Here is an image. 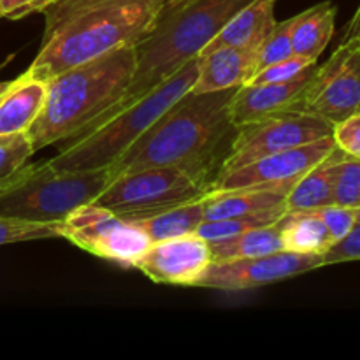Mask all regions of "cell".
Segmentation results:
<instances>
[{"instance_id": "cell-14", "label": "cell", "mask_w": 360, "mask_h": 360, "mask_svg": "<svg viewBox=\"0 0 360 360\" xmlns=\"http://www.w3.org/2000/svg\"><path fill=\"white\" fill-rule=\"evenodd\" d=\"M316 63L295 79L287 83H262V84H243L234 91L229 104L231 120L236 127L276 112L288 111L292 102L297 98L299 91L308 83L309 76L315 70Z\"/></svg>"}, {"instance_id": "cell-4", "label": "cell", "mask_w": 360, "mask_h": 360, "mask_svg": "<svg viewBox=\"0 0 360 360\" xmlns=\"http://www.w3.org/2000/svg\"><path fill=\"white\" fill-rule=\"evenodd\" d=\"M134 70L136 49L123 46L51 77L44 105L27 132L34 151L76 136L115 105Z\"/></svg>"}, {"instance_id": "cell-15", "label": "cell", "mask_w": 360, "mask_h": 360, "mask_svg": "<svg viewBox=\"0 0 360 360\" xmlns=\"http://www.w3.org/2000/svg\"><path fill=\"white\" fill-rule=\"evenodd\" d=\"M197 62V77L192 94H210L248 83L255 74V53L245 49L221 48L200 53Z\"/></svg>"}, {"instance_id": "cell-26", "label": "cell", "mask_w": 360, "mask_h": 360, "mask_svg": "<svg viewBox=\"0 0 360 360\" xmlns=\"http://www.w3.org/2000/svg\"><path fill=\"white\" fill-rule=\"evenodd\" d=\"M53 238H62V221L41 224V221L0 217V246Z\"/></svg>"}, {"instance_id": "cell-27", "label": "cell", "mask_w": 360, "mask_h": 360, "mask_svg": "<svg viewBox=\"0 0 360 360\" xmlns=\"http://www.w3.org/2000/svg\"><path fill=\"white\" fill-rule=\"evenodd\" d=\"M290 28V18L274 25V28L267 35L266 41L255 51V72H259L264 67L271 65V63H276L280 60H285L294 55V51H292Z\"/></svg>"}, {"instance_id": "cell-20", "label": "cell", "mask_w": 360, "mask_h": 360, "mask_svg": "<svg viewBox=\"0 0 360 360\" xmlns=\"http://www.w3.org/2000/svg\"><path fill=\"white\" fill-rule=\"evenodd\" d=\"M338 7L333 2H320L302 11L292 20V51L294 55L319 62L334 35Z\"/></svg>"}, {"instance_id": "cell-18", "label": "cell", "mask_w": 360, "mask_h": 360, "mask_svg": "<svg viewBox=\"0 0 360 360\" xmlns=\"http://www.w3.org/2000/svg\"><path fill=\"white\" fill-rule=\"evenodd\" d=\"M288 186H248V188L210 190L204 195V220L245 217L285 204Z\"/></svg>"}, {"instance_id": "cell-9", "label": "cell", "mask_w": 360, "mask_h": 360, "mask_svg": "<svg viewBox=\"0 0 360 360\" xmlns=\"http://www.w3.org/2000/svg\"><path fill=\"white\" fill-rule=\"evenodd\" d=\"M62 238L98 259L125 267L136 266L151 245L139 225L95 202L77 207L62 221Z\"/></svg>"}, {"instance_id": "cell-16", "label": "cell", "mask_w": 360, "mask_h": 360, "mask_svg": "<svg viewBox=\"0 0 360 360\" xmlns=\"http://www.w3.org/2000/svg\"><path fill=\"white\" fill-rule=\"evenodd\" d=\"M274 9H276V0H252L221 27L213 41L200 53L221 46L255 53L278 23Z\"/></svg>"}, {"instance_id": "cell-11", "label": "cell", "mask_w": 360, "mask_h": 360, "mask_svg": "<svg viewBox=\"0 0 360 360\" xmlns=\"http://www.w3.org/2000/svg\"><path fill=\"white\" fill-rule=\"evenodd\" d=\"M322 266V255L280 250L262 257L211 262L197 288L241 292L290 280Z\"/></svg>"}, {"instance_id": "cell-28", "label": "cell", "mask_w": 360, "mask_h": 360, "mask_svg": "<svg viewBox=\"0 0 360 360\" xmlns=\"http://www.w3.org/2000/svg\"><path fill=\"white\" fill-rule=\"evenodd\" d=\"M334 204L345 207H360V160L345 153L334 186Z\"/></svg>"}, {"instance_id": "cell-8", "label": "cell", "mask_w": 360, "mask_h": 360, "mask_svg": "<svg viewBox=\"0 0 360 360\" xmlns=\"http://www.w3.org/2000/svg\"><path fill=\"white\" fill-rule=\"evenodd\" d=\"M288 111L308 112L333 125L360 112V42L341 41L323 65L316 63Z\"/></svg>"}, {"instance_id": "cell-36", "label": "cell", "mask_w": 360, "mask_h": 360, "mask_svg": "<svg viewBox=\"0 0 360 360\" xmlns=\"http://www.w3.org/2000/svg\"><path fill=\"white\" fill-rule=\"evenodd\" d=\"M355 217H357V221H360V207L355 210Z\"/></svg>"}, {"instance_id": "cell-34", "label": "cell", "mask_w": 360, "mask_h": 360, "mask_svg": "<svg viewBox=\"0 0 360 360\" xmlns=\"http://www.w3.org/2000/svg\"><path fill=\"white\" fill-rule=\"evenodd\" d=\"M347 39H355V41L360 42V6L357 13H355L354 18L350 20V23H348L347 28H345L343 41H347Z\"/></svg>"}, {"instance_id": "cell-5", "label": "cell", "mask_w": 360, "mask_h": 360, "mask_svg": "<svg viewBox=\"0 0 360 360\" xmlns=\"http://www.w3.org/2000/svg\"><path fill=\"white\" fill-rule=\"evenodd\" d=\"M197 62L195 56L136 102L62 141L65 144L46 164L58 171L108 169L174 102L188 94L195 83Z\"/></svg>"}, {"instance_id": "cell-17", "label": "cell", "mask_w": 360, "mask_h": 360, "mask_svg": "<svg viewBox=\"0 0 360 360\" xmlns=\"http://www.w3.org/2000/svg\"><path fill=\"white\" fill-rule=\"evenodd\" d=\"M48 83L25 70L0 97V137L27 134L41 112Z\"/></svg>"}, {"instance_id": "cell-21", "label": "cell", "mask_w": 360, "mask_h": 360, "mask_svg": "<svg viewBox=\"0 0 360 360\" xmlns=\"http://www.w3.org/2000/svg\"><path fill=\"white\" fill-rule=\"evenodd\" d=\"M125 218L139 225L146 232L148 238L151 239V243L179 238V236L195 232L199 225L204 221V197L167 207V210L155 211V213Z\"/></svg>"}, {"instance_id": "cell-31", "label": "cell", "mask_w": 360, "mask_h": 360, "mask_svg": "<svg viewBox=\"0 0 360 360\" xmlns=\"http://www.w3.org/2000/svg\"><path fill=\"white\" fill-rule=\"evenodd\" d=\"M319 211L320 218L323 220V224L329 229L330 236H333L334 243H338L340 239H343L348 232L352 231L355 224H357V217H355L354 207H345L333 204V206L322 207Z\"/></svg>"}, {"instance_id": "cell-33", "label": "cell", "mask_w": 360, "mask_h": 360, "mask_svg": "<svg viewBox=\"0 0 360 360\" xmlns=\"http://www.w3.org/2000/svg\"><path fill=\"white\" fill-rule=\"evenodd\" d=\"M56 0H0V16L21 20L35 13H44Z\"/></svg>"}, {"instance_id": "cell-37", "label": "cell", "mask_w": 360, "mask_h": 360, "mask_svg": "<svg viewBox=\"0 0 360 360\" xmlns=\"http://www.w3.org/2000/svg\"><path fill=\"white\" fill-rule=\"evenodd\" d=\"M0 18H2V16H0Z\"/></svg>"}, {"instance_id": "cell-6", "label": "cell", "mask_w": 360, "mask_h": 360, "mask_svg": "<svg viewBox=\"0 0 360 360\" xmlns=\"http://www.w3.org/2000/svg\"><path fill=\"white\" fill-rule=\"evenodd\" d=\"M109 181V169L58 171L46 162L27 164L0 192V217L41 224L63 221L77 207L94 202Z\"/></svg>"}, {"instance_id": "cell-29", "label": "cell", "mask_w": 360, "mask_h": 360, "mask_svg": "<svg viewBox=\"0 0 360 360\" xmlns=\"http://www.w3.org/2000/svg\"><path fill=\"white\" fill-rule=\"evenodd\" d=\"M316 62L304 58V56L292 55L288 58L280 60L276 63L264 67L259 72L253 74L252 79L246 84H262V83H287V81L295 79L306 70L311 69Z\"/></svg>"}, {"instance_id": "cell-24", "label": "cell", "mask_w": 360, "mask_h": 360, "mask_svg": "<svg viewBox=\"0 0 360 360\" xmlns=\"http://www.w3.org/2000/svg\"><path fill=\"white\" fill-rule=\"evenodd\" d=\"M285 213H287V206L281 204V206L257 211V213L245 214V217L224 218V220H204L195 232L200 238L206 239L207 243L220 241V239L234 238V236L253 231V229L276 224V221H280L283 218Z\"/></svg>"}, {"instance_id": "cell-1", "label": "cell", "mask_w": 360, "mask_h": 360, "mask_svg": "<svg viewBox=\"0 0 360 360\" xmlns=\"http://www.w3.org/2000/svg\"><path fill=\"white\" fill-rule=\"evenodd\" d=\"M238 88L183 95L109 165L111 179L146 167H179L213 186L238 132L229 112Z\"/></svg>"}, {"instance_id": "cell-2", "label": "cell", "mask_w": 360, "mask_h": 360, "mask_svg": "<svg viewBox=\"0 0 360 360\" xmlns=\"http://www.w3.org/2000/svg\"><path fill=\"white\" fill-rule=\"evenodd\" d=\"M164 0H56L44 9L41 48L27 69L48 83L70 67L123 46H136L155 27Z\"/></svg>"}, {"instance_id": "cell-22", "label": "cell", "mask_w": 360, "mask_h": 360, "mask_svg": "<svg viewBox=\"0 0 360 360\" xmlns=\"http://www.w3.org/2000/svg\"><path fill=\"white\" fill-rule=\"evenodd\" d=\"M283 250L323 255L334 239L319 211H287L280 220Z\"/></svg>"}, {"instance_id": "cell-35", "label": "cell", "mask_w": 360, "mask_h": 360, "mask_svg": "<svg viewBox=\"0 0 360 360\" xmlns=\"http://www.w3.org/2000/svg\"><path fill=\"white\" fill-rule=\"evenodd\" d=\"M2 67H4V63H0V70H2ZM9 83H11V81H0V97H2L4 91L7 90V86H9Z\"/></svg>"}, {"instance_id": "cell-25", "label": "cell", "mask_w": 360, "mask_h": 360, "mask_svg": "<svg viewBox=\"0 0 360 360\" xmlns=\"http://www.w3.org/2000/svg\"><path fill=\"white\" fill-rule=\"evenodd\" d=\"M34 153L27 134L0 137V192L18 178Z\"/></svg>"}, {"instance_id": "cell-13", "label": "cell", "mask_w": 360, "mask_h": 360, "mask_svg": "<svg viewBox=\"0 0 360 360\" xmlns=\"http://www.w3.org/2000/svg\"><path fill=\"white\" fill-rule=\"evenodd\" d=\"M211 262L210 243L192 232L151 243L134 267L155 283L195 287Z\"/></svg>"}, {"instance_id": "cell-7", "label": "cell", "mask_w": 360, "mask_h": 360, "mask_svg": "<svg viewBox=\"0 0 360 360\" xmlns=\"http://www.w3.org/2000/svg\"><path fill=\"white\" fill-rule=\"evenodd\" d=\"M211 183L179 167H146L112 178L94 200L122 217H139L200 199Z\"/></svg>"}, {"instance_id": "cell-23", "label": "cell", "mask_w": 360, "mask_h": 360, "mask_svg": "<svg viewBox=\"0 0 360 360\" xmlns=\"http://www.w3.org/2000/svg\"><path fill=\"white\" fill-rule=\"evenodd\" d=\"M210 248L213 262L250 259V257H262L274 252H280V250H283L280 221H276L273 225H266V227L243 232V234L234 236V238L211 241Z\"/></svg>"}, {"instance_id": "cell-3", "label": "cell", "mask_w": 360, "mask_h": 360, "mask_svg": "<svg viewBox=\"0 0 360 360\" xmlns=\"http://www.w3.org/2000/svg\"><path fill=\"white\" fill-rule=\"evenodd\" d=\"M252 0H176L164 2L157 23L136 49V70L125 94L101 118L136 102L200 55L225 23ZM90 123V125H91ZM88 125V127H90ZM86 129V127H84ZM83 129V130H84Z\"/></svg>"}, {"instance_id": "cell-10", "label": "cell", "mask_w": 360, "mask_h": 360, "mask_svg": "<svg viewBox=\"0 0 360 360\" xmlns=\"http://www.w3.org/2000/svg\"><path fill=\"white\" fill-rule=\"evenodd\" d=\"M334 125L319 116L299 111H281L238 127L234 143L218 176L278 153L333 136ZM217 176V178H218Z\"/></svg>"}, {"instance_id": "cell-12", "label": "cell", "mask_w": 360, "mask_h": 360, "mask_svg": "<svg viewBox=\"0 0 360 360\" xmlns=\"http://www.w3.org/2000/svg\"><path fill=\"white\" fill-rule=\"evenodd\" d=\"M336 148L334 137L313 141L302 146L278 151L214 179L211 190L248 188V186H288L292 188L309 169L322 162Z\"/></svg>"}, {"instance_id": "cell-19", "label": "cell", "mask_w": 360, "mask_h": 360, "mask_svg": "<svg viewBox=\"0 0 360 360\" xmlns=\"http://www.w3.org/2000/svg\"><path fill=\"white\" fill-rule=\"evenodd\" d=\"M345 153L334 148L322 162L309 169L287 193V211H316L334 204V186Z\"/></svg>"}, {"instance_id": "cell-32", "label": "cell", "mask_w": 360, "mask_h": 360, "mask_svg": "<svg viewBox=\"0 0 360 360\" xmlns=\"http://www.w3.org/2000/svg\"><path fill=\"white\" fill-rule=\"evenodd\" d=\"M336 146L348 157L360 160V112L348 116L343 122L336 123L333 130Z\"/></svg>"}, {"instance_id": "cell-30", "label": "cell", "mask_w": 360, "mask_h": 360, "mask_svg": "<svg viewBox=\"0 0 360 360\" xmlns=\"http://www.w3.org/2000/svg\"><path fill=\"white\" fill-rule=\"evenodd\" d=\"M345 262H360V221L322 255V266Z\"/></svg>"}]
</instances>
